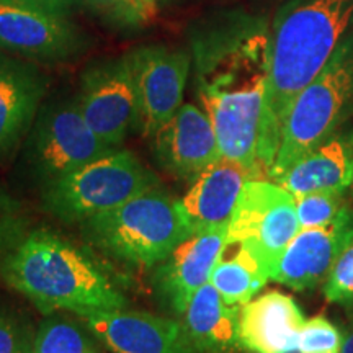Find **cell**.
I'll list each match as a JSON object with an SVG mask.
<instances>
[{
	"label": "cell",
	"mask_w": 353,
	"mask_h": 353,
	"mask_svg": "<svg viewBox=\"0 0 353 353\" xmlns=\"http://www.w3.org/2000/svg\"><path fill=\"white\" fill-rule=\"evenodd\" d=\"M198 99L213 123L221 156L244 165L254 180L268 81L270 34L244 21L210 30L193 39Z\"/></svg>",
	"instance_id": "1"
},
{
	"label": "cell",
	"mask_w": 353,
	"mask_h": 353,
	"mask_svg": "<svg viewBox=\"0 0 353 353\" xmlns=\"http://www.w3.org/2000/svg\"><path fill=\"white\" fill-rule=\"evenodd\" d=\"M352 19L353 0H293L278 13L259 138L262 180H268L291 105L327 65Z\"/></svg>",
	"instance_id": "2"
},
{
	"label": "cell",
	"mask_w": 353,
	"mask_h": 353,
	"mask_svg": "<svg viewBox=\"0 0 353 353\" xmlns=\"http://www.w3.org/2000/svg\"><path fill=\"white\" fill-rule=\"evenodd\" d=\"M0 276L43 316L65 311L87 317L126 309L128 304L94 257L44 229L26 231L3 255Z\"/></svg>",
	"instance_id": "3"
},
{
	"label": "cell",
	"mask_w": 353,
	"mask_h": 353,
	"mask_svg": "<svg viewBox=\"0 0 353 353\" xmlns=\"http://www.w3.org/2000/svg\"><path fill=\"white\" fill-rule=\"evenodd\" d=\"M81 232L88 244L108 257L154 268L188 236L190 229L180 201L156 187L83 221Z\"/></svg>",
	"instance_id": "4"
},
{
	"label": "cell",
	"mask_w": 353,
	"mask_h": 353,
	"mask_svg": "<svg viewBox=\"0 0 353 353\" xmlns=\"http://www.w3.org/2000/svg\"><path fill=\"white\" fill-rule=\"evenodd\" d=\"M159 185L157 175L134 154L114 149L81 169L41 185V201L44 210L56 219L82 224Z\"/></svg>",
	"instance_id": "5"
},
{
	"label": "cell",
	"mask_w": 353,
	"mask_h": 353,
	"mask_svg": "<svg viewBox=\"0 0 353 353\" xmlns=\"http://www.w3.org/2000/svg\"><path fill=\"white\" fill-rule=\"evenodd\" d=\"M352 97L353 51L345 43L291 105L268 180L278 182L299 159L332 138Z\"/></svg>",
	"instance_id": "6"
},
{
	"label": "cell",
	"mask_w": 353,
	"mask_h": 353,
	"mask_svg": "<svg viewBox=\"0 0 353 353\" xmlns=\"http://www.w3.org/2000/svg\"><path fill=\"white\" fill-rule=\"evenodd\" d=\"M113 151L83 120L76 97L43 105L26 143L28 164L41 185Z\"/></svg>",
	"instance_id": "7"
},
{
	"label": "cell",
	"mask_w": 353,
	"mask_h": 353,
	"mask_svg": "<svg viewBox=\"0 0 353 353\" xmlns=\"http://www.w3.org/2000/svg\"><path fill=\"white\" fill-rule=\"evenodd\" d=\"M301 231L294 196L272 180H249L228 226V239L257 254L270 280L281 255Z\"/></svg>",
	"instance_id": "8"
},
{
	"label": "cell",
	"mask_w": 353,
	"mask_h": 353,
	"mask_svg": "<svg viewBox=\"0 0 353 353\" xmlns=\"http://www.w3.org/2000/svg\"><path fill=\"white\" fill-rule=\"evenodd\" d=\"M77 105L87 125L110 148L120 149L139 131V107L130 56L97 63L83 70Z\"/></svg>",
	"instance_id": "9"
},
{
	"label": "cell",
	"mask_w": 353,
	"mask_h": 353,
	"mask_svg": "<svg viewBox=\"0 0 353 353\" xmlns=\"http://www.w3.org/2000/svg\"><path fill=\"white\" fill-rule=\"evenodd\" d=\"M85 44L68 15L0 0V51L33 63H63L81 54Z\"/></svg>",
	"instance_id": "10"
},
{
	"label": "cell",
	"mask_w": 353,
	"mask_h": 353,
	"mask_svg": "<svg viewBox=\"0 0 353 353\" xmlns=\"http://www.w3.org/2000/svg\"><path fill=\"white\" fill-rule=\"evenodd\" d=\"M139 107V131L152 138L182 107L192 57L183 50L141 46L128 52Z\"/></svg>",
	"instance_id": "11"
},
{
	"label": "cell",
	"mask_w": 353,
	"mask_h": 353,
	"mask_svg": "<svg viewBox=\"0 0 353 353\" xmlns=\"http://www.w3.org/2000/svg\"><path fill=\"white\" fill-rule=\"evenodd\" d=\"M226 239L228 228L190 232L154 267V293L167 311L179 317L193 294L208 283Z\"/></svg>",
	"instance_id": "12"
},
{
	"label": "cell",
	"mask_w": 353,
	"mask_h": 353,
	"mask_svg": "<svg viewBox=\"0 0 353 353\" xmlns=\"http://www.w3.org/2000/svg\"><path fill=\"white\" fill-rule=\"evenodd\" d=\"M353 242V206L348 205L332 223L301 229L281 255L272 280L296 291L324 283L334 265Z\"/></svg>",
	"instance_id": "13"
},
{
	"label": "cell",
	"mask_w": 353,
	"mask_h": 353,
	"mask_svg": "<svg viewBox=\"0 0 353 353\" xmlns=\"http://www.w3.org/2000/svg\"><path fill=\"white\" fill-rule=\"evenodd\" d=\"M83 319L113 353H201L179 319L126 309Z\"/></svg>",
	"instance_id": "14"
},
{
	"label": "cell",
	"mask_w": 353,
	"mask_h": 353,
	"mask_svg": "<svg viewBox=\"0 0 353 353\" xmlns=\"http://www.w3.org/2000/svg\"><path fill=\"white\" fill-rule=\"evenodd\" d=\"M152 138L157 164L176 179L193 180L223 157L210 117L192 103H183Z\"/></svg>",
	"instance_id": "15"
},
{
	"label": "cell",
	"mask_w": 353,
	"mask_h": 353,
	"mask_svg": "<svg viewBox=\"0 0 353 353\" xmlns=\"http://www.w3.org/2000/svg\"><path fill=\"white\" fill-rule=\"evenodd\" d=\"M46 90L48 79L33 61L0 52V161L32 130Z\"/></svg>",
	"instance_id": "16"
},
{
	"label": "cell",
	"mask_w": 353,
	"mask_h": 353,
	"mask_svg": "<svg viewBox=\"0 0 353 353\" xmlns=\"http://www.w3.org/2000/svg\"><path fill=\"white\" fill-rule=\"evenodd\" d=\"M249 180H254L252 172L224 157L198 174L179 200L190 232L228 228Z\"/></svg>",
	"instance_id": "17"
},
{
	"label": "cell",
	"mask_w": 353,
	"mask_h": 353,
	"mask_svg": "<svg viewBox=\"0 0 353 353\" xmlns=\"http://www.w3.org/2000/svg\"><path fill=\"white\" fill-rule=\"evenodd\" d=\"M304 316L296 301L268 291L239 309V343L247 353H296Z\"/></svg>",
	"instance_id": "18"
},
{
	"label": "cell",
	"mask_w": 353,
	"mask_h": 353,
	"mask_svg": "<svg viewBox=\"0 0 353 353\" xmlns=\"http://www.w3.org/2000/svg\"><path fill=\"white\" fill-rule=\"evenodd\" d=\"M239 309L224 301L208 281L193 294L179 321L201 353H242Z\"/></svg>",
	"instance_id": "19"
},
{
	"label": "cell",
	"mask_w": 353,
	"mask_h": 353,
	"mask_svg": "<svg viewBox=\"0 0 353 353\" xmlns=\"http://www.w3.org/2000/svg\"><path fill=\"white\" fill-rule=\"evenodd\" d=\"M353 182V141L341 136L306 154L278 180L293 196L314 192H348Z\"/></svg>",
	"instance_id": "20"
},
{
	"label": "cell",
	"mask_w": 353,
	"mask_h": 353,
	"mask_svg": "<svg viewBox=\"0 0 353 353\" xmlns=\"http://www.w3.org/2000/svg\"><path fill=\"white\" fill-rule=\"evenodd\" d=\"M268 280L270 275L257 254L244 242L229 239H226L210 278L211 285L219 291L224 301L236 306L254 299Z\"/></svg>",
	"instance_id": "21"
},
{
	"label": "cell",
	"mask_w": 353,
	"mask_h": 353,
	"mask_svg": "<svg viewBox=\"0 0 353 353\" xmlns=\"http://www.w3.org/2000/svg\"><path fill=\"white\" fill-rule=\"evenodd\" d=\"M57 311L37 325L33 353H101L105 347L87 321Z\"/></svg>",
	"instance_id": "22"
},
{
	"label": "cell",
	"mask_w": 353,
	"mask_h": 353,
	"mask_svg": "<svg viewBox=\"0 0 353 353\" xmlns=\"http://www.w3.org/2000/svg\"><path fill=\"white\" fill-rule=\"evenodd\" d=\"M301 229L321 228L332 223L350 205L347 192H314L294 196Z\"/></svg>",
	"instance_id": "23"
},
{
	"label": "cell",
	"mask_w": 353,
	"mask_h": 353,
	"mask_svg": "<svg viewBox=\"0 0 353 353\" xmlns=\"http://www.w3.org/2000/svg\"><path fill=\"white\" fill-rule=\"evenodd\" d=\"M37 325L10 306H0V353H33Z\"/></svg>",
	"instance_id": "24"
},
{
	"label": "cell",
	"mask_w": 353,
	"mask_h": 353,
	"mask_svg": "<svg viewBox=\"0 0 353 353\" xmlns=\"http://www.w3.org/2000/svg\"><path fill=\"white\" fill-rule=\"evenodd\" d=\"M88 8L110 23L126 28H139L154 15L144 0H82Z\"/></svg>",
	"instance_id": "25"
},
{
	"label": "cell",
	"mask_w": 353,
	"mask_h": 353,
	"mask_svg": "<svg viewBox=\"0 0 353 353\" xmlns=\"http://www.w3.org/2000/svg\"><path fill=\"white\" fill-rule=\"evenodd\" d=\"M343 330L324 316L304 321L298 337V353H342Z\"/></svg>",
	"instance_id": "26"
},
{
	"label": "cell",
	"mask_w": 353,
	"mask_h": 353,
	"mask_svg": "<svg viewBox=\"0 0 353 353\" xmlns=\"http://www.w3.org/2000/svg\"><path fill=\"white\" fill-rule=\"evenodd\" d=\"M324 296L353 312V242L343 250L324 281Z\"/></svg>",
	"instance_id": "27"
},
{
	"label": "cell",
	"mask_w": 353,
	"mask_h": 353,
	"mask_svg": "<svg viewBox=\"0 0 353 353\" xmlns=\"http://www.w3.org/2000/svg\"><path fill=\"white\" fill-rule=\"evenodd\" d=\"M25 224L20 205L0 187V260L25 236Z\"/></svg>",
	"instance_id": "28"
},
{
	"label": "cell",
	"mask_w": 353,
	"mask_h": 353,
	"mask_svg": "<svg viewBox=\"0 0 353 353\" xmlns=\"http://www.w3.org/2000/svg\"><path fill=\"white\" fill-rule=\"evenodd\" d=\"M13 2L25 3V6H32L38 8H44V10L63 13V15H69L72 7H76L82 0H13Z\"/></svg>",
	"instance_id": "29"
},
{
	"label": "cell",
	"mask_w": 353,
	"mask_h": 353,
	"mask_svg": "<svg viewBox=\"0 0 353 353\" xmlns=\"http://www.w3.org/2000/svg\"><path fill=\"white\" fill-rule=\"evenodd\" d=\"M342 353H353V312L348 321L345 330H343V345Z\"/></svg>",
	"instance_id": "30"
},
{
	"label": "cell",
	"mask_w": 353,
	"mask_h": 353,
	"mask_svg": "<svg viewBox=\"0 0 353 353\" xmlns=\"http://www.w3.org/2000/svg\"><path fill=\"white\" fill-rule=\"evenodd\" d=\"M144 2L148 3V6L151 7V8H154V10H156V3H157V0H144Z\"/></svg>",
	"instance_id": "31"
},
{
	"label": "cell",
	"mask_w": 353,
	"mask_h": 353,
	"mask_svg": "<svg viewBox=\"0 0 353 353\" xmlns=\"http://www.w3.org/2000/svg\"><path fill=\"white\" fill-rule=\"evenodd\" d=\"M348 193H350V195H348V196H350V205L353 206V182L350 185V190H348Z\"/></svg>",
	"instance_id": "32"
}]
</instances>
